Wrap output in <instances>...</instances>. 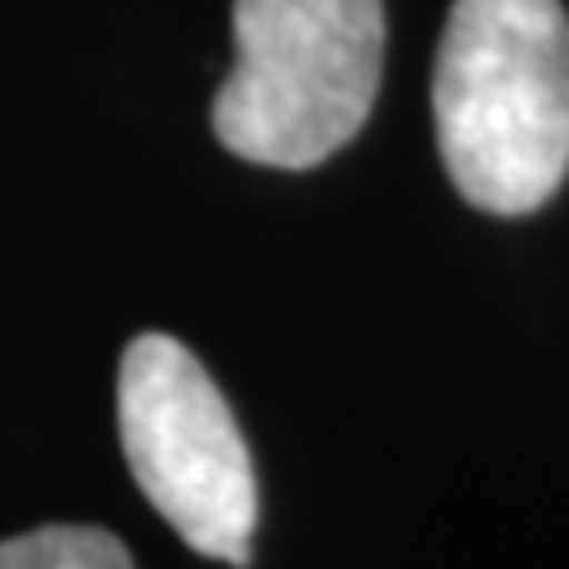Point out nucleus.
I'll list each match as a JSON object with an SVG mask.
<instances>
[{
	"mask_svg": "<svg viewBox=\"0 0 569 569\" xmlns=\"http://www.w3.org/2000/svg\"><path fill=\"white\" fill-rule=\"evenodd\" d=\"M437 148L475 209L531 213L569 171L560 0H456L432 71Z\"/></svg>",
	"mask_w": 569,
	"mask_h": 569,
	"instance_id": "nucleus-1",
	"label": "nucleus"
},
{
	"mask_svg": "<svg viewBox=\"0 0 569 569\" xmlns=\"http://www.w3.org/2000/svg\"><path fill=\"white\" fill-rule=\"evenodd\" d=\"M238 62L213 138L257 167L309 171L361 133L380 96V0H233Z\"/></svg>",
	"mask_w": 569,
	"mask_h": 569,
	"instance_id": "nucleus-2",
	"label": "nucleus"
},
{
	"mask_svg": "<svg viewBox=\"0 0 569 569\" xmlns=\"http://www.w3.org/2000/svg\"><path fill=\"white\" fill-rule=\"evenodd\" d=\"M119 441L142 498L190 550L252 565L257 470L238 418L186 342L142 332L119 361Z\"/></svg>",
	"mask_w": 569,
	"mask_h": 569,
	"instance_id": "nucleus-3",
	"label": "nucleus"
},
{
	"mask_svg": "<svg viewBox=\"0 0 569 569\" xmlns=\"http://www.w3.org/2000/svg\"><path fill=\"white\" fill-rule=\"evenodd\" d=\"M0 569H138L119 537L104 527H39L0 541Z\"/></svg>",
	"mask_w": 569,
	"mask_h": 569,
	"instance_id": "nucleus-4",
	"label": "nucleus"
}]
</instances>
